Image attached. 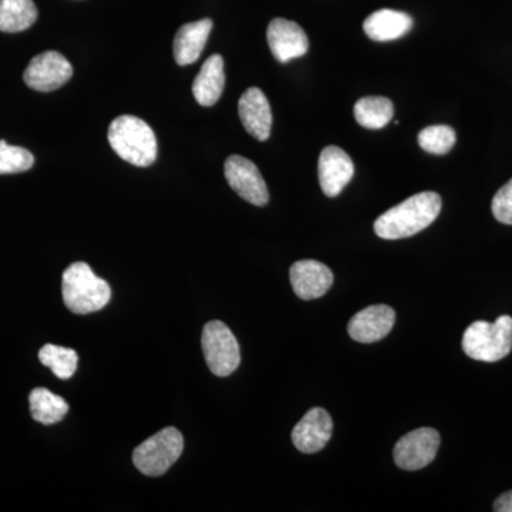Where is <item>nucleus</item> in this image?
<instances>
[{
	"label": "nucleus",
	"mask_w": 512,
	"mask_h": 512,
	"mask_svg": "<svg viewBox=\"0 0 512 512\" xmlns=\"http://www.w3.org/2000/svg\"><path fill=\"white\" fill-rule=\"evenodd\" d=\"M29 403L33 419L45 424V426L59 423L69 412V404L66 400L45 389V387H37V389L32 390Z\"/></svg>",
	"instance_id": "obj_19"
},
{
	"label": "nucleus",
	"mask_w": 512,
	"mask_h": 512,
	"mask_svg": "<svg viewBox=\"0 0 512 512\" xmlns=\"http://www.w3.org/2000/svg\"><path fill=\"white\" fill-rule=\"evenodd\" d=\"M184 450V437L175 427H165L136 447L134 466L148 477H160L174 466Z\"/></svg>",
	"instance_id": "obj_5"
},
{
	"label": "nucleus",
	"mask_w": 512,
	"mask_h": 512,
	"mask_svg": "<svg viewBox=\"0 0 512 512\" xmlns=\"http://www.w3.org/2000/svg\"><path fill=\"white\" fill-rule=\"evenodd\" d=\"M319 183L326 197H338L355 175V164L342 148H323L318 163Z\"/></svg>",
	"instance_id": "obj_11"
},
{
	"label": "nucleus",
	"mask_w": 512,
	"mask_h": 512,
	"mask_svg": "<svg viewBox=\"0 0 512 512\" xmlns=\"http://www.w3.org/2000/svg\"><path fill=\"white\" fill-rule=\"evenodd\" d=\"M42 365L49 367L60 380H69L76 373L79 355L73 349L63 346L45 345L39 352Z\"/></svg>",
	"instance_id": "obj_22"
},
{
	"label": "nucleus",
	"mask_w": 512,
	"mask_h": 512,
	"mask_svg": "<svg viewBox=\"0 0 512 512\" xmlns=\"http://www.w3.org/2000/svg\"><path fill=\"white\" fill-rule=\"evenodd\" d=\"M35 164V157L22 147L9 146L0 140V175L25 173Z\"/></svg>",
	"instance_id": "obj_24"
},
{
	"label": "nucleus",
	"mask_w": 512,
	"mask_h": 512,
	"mask_svg": "<svg viewBox=\"0 0 512 512\" xmlns=\"http://www.w3.org/2000/svg\"><path fill=\"white\" fill-rule=\"evenodd\" d=\"M332 430L333 421L329 413L322 407H313L293 429V446L301 453H318L329 443Z\"/></svg>",
	"instance_id": "obj_12"
},
{
	"label": "nucleus",
	"mask_w": 512,
	"mask_h": 512,
	"mask_svg": "<svg viewBox=\"0 0 512 512\" xmlns=\"http://www.w3.org/2000/svg\"><path fill=\"white\" fill-rule=\"evenodd\" d=\"M491 210L495 220L501 224L512 225V180L495 194Z\"/></svg>",
	"instance_id": "obj_25"
},
{
	"label": "nucleus",
	"mask_w": 512,
	"mask_h": 512,
	"mask_svg": "<svg viewBox=\"0 0 512 512\" xmlns=\"http://www.w3.org/2000/svg\"><path fill=\"white\" fill-rule=\"evenodd\" d=\"M394 114L392 100L386 97H363L355 104V117L360 126L380 130L390 123Z\"/></svg>",
	"instance_id": "obj_21"
},
{
	"label": "nucleus",
	"mask_w": 512,
	"mask_h": 512,
	"mask_svg": "<svg viewBox=\"0 0 512 512\" xmlns=\"http://www.w3.org/2000/svg\"><path fill=\"white\" fill-rule=\"evenodd\" d=\"M494 511L512 512V491H508V493H504L497 498L494 503Z\"/></svg>",
	"instance_id": "obj_26"
},
{
	"label": "nucleus",
	"mask_w": 512,
	"mask_h": 512,
	"mask_svg": "<svg viewBox=\"0 0 512 512\" xmlns=\"http://www.w3.org/2000/svg\"><path fill=\"white\" fill-rule=\"evenodd\" d=\"M293 292L303 301H312L325 295L333 285V274L322 262L305 259L295 262L289 271Z\"/></svg>",
	"instance_id": "obj_13"
},
{
	"label": "nucleus",
	"mask_w": 512,
	"mask_h": 512,
	"mask_svg": "<svg viewBox=\"0 0 512 512\" xmlns=\"http://www.w3.org/2000/svg\"><path fill=\"white\" fill-rule=\"evenodd\" d=\"M212 26L211 19L187 23L178 29L174 39V59L180 66H188L200 59L202 50L207 45Z\"/></svg>",
	"instance_id": "obj_16"
},
{
	"label": "nucleus",
	"mask_w": 512,
	"mask_h": 512,
	"mask_svg": "<svg viewBox=\"0 0 512 512\" xmlns=\"http://www.w3.org/2000/svg\"><path fill=\"white\" fill-rule=\"evenodd\" d=\"M238 113L245 130L259 141L268 140L272 130V111L264 92L251 87L242 94L238 103Z\"/></svg>",
	"instance_id": "obj_15"
},
{
	"label": "nucleus",
	"mask_w": 512,
	"mask_h": 512,
	"mask_svg": "<svg viewBox=\"0 0 512 512\" xmlns=\"http://www.w3.org/2000/svg\"><path fill=\"white\" fill-rule=\"evenodd\" d=\"M396 312L387 305H373L356 313L350 319V338L359 343H375L389 335L393 329Z\"/></svg>",
	"instance_id": "obj_14"
},
{
	"label": "nucleus",
	"mask_w": 512,
	"mask_h": 512,
	"mask_svg": "<svg viewBox=\"0 0 512 512\" xmlns=\"http://www.w3.org/2000/svg\"><path fill=\"white\" fill-rule=\"evenodd\" d=\"M269 49L279 63H288L305 56L309 50V39L305 30L288 19H274L266 32Z\"/></svg>",
	"instance_id": "obj_10"
},
{
	"label": "nucleus",
	"mask_w": 512,
	"mask_h": 512,
	"mask_svg": "<svg viewBox=\"0 0 512 512\" xmlns=\"http://www.w3.org/2000/svg\"><path fill=\"white\" fill-rule=\"evenodd\" d=\"M225 87L224 59L212 55L202 64L192 84V94L200 106L211 107L220 100Z\"/></svg>",
	"instance_id": "obj_17"
},
{
	"label": "nucleus",
	"mask_w": 512,
	"mask_h": 512,
	"mask_svg": "<svg viewBox=\"0 0 512 512\" xmlns=\"http://www.w3.org/2000/svg\"><path fill=\"white\" fill-rule=\"evenodd\" d=\"M202 352L215 376L227 377L238 369L241 352L234 333L220 320H212L202 330Z\"/></svg>",
	"instance_id": "obj_6"
},
{
	"label": "nucleus",
	"mask_w": 512,
	"mask_h": 512,
	"mask_svg": "<svg viewBox=\"0 0 512 512\" xmlns=\"http://www.w3.org/2000/svg\"><path fill=\"white\" fill-rule=\"evenodd\" d=\"M225 178L229 187L249 204L264 207L269 201V191L261 171L251 160L231 156L225 161Z\"/></svg>",
	"instance_id": "obj_9"
},
{
	"label": "nucleus",
	"mask_w": 512,
	"mask_h": 512,
	"mask_svg": "<svg viewBox=\"0 0 512 512\" xmlns=\"http://www.w3.org/2000/svg\"><path fill=\"white\" fill-rule=\"evenodd\" d=\"M62 292L64 305L77 315L100 311L111 299L110 285L84 262H74L64 271Z\"/></svg>",
	"instance_id": "obj_3"
},
{
	"label": "nucleus",
	"mask_w": 512,
	"mask_h": 512,
	"mask_svg": "<svg viewBox=\"0 0 512 512\" xmlns=\"http://www.w3.org/2000/svg\"><path fill=\"white\" fill-rule=\"evenodd\" d=\"M440 211L439 194L420 192L380 215L375 221L376 235L389 241L413 237L430 227L439 217Z\"/></svg>",
	"instance_id": "obj_1"
},
{
	"label": "nucleus",
	"mask_w": 512,
	"mask_h": 512,
	"mask_svg": "<svg viewBox=\"0 0 512 512\" xmlns=\"http://www.w3.org/2000/svg\"><path fill=\"white\" fill-rule=\"evenodd\" d=\"M73 76V67L69 60L59 52L40 53L30 60L28 69L23 74V80L30 89L36 92H55L64 86Z\"/></svg>",
	"instance_id": "obj_8"
},
{
	"label": "nucleus",
	"mask_w": 512,
	"mask_h": 512,
	"mask_svg": "<svg viewBox=\"0 0 512 512\" xmlns=\"http://www.w3.org/2000/svg\"><path fill=\"white\" fill-rule=\"evenodd\" d=\"M440 447L439 431L421 427L410 431L394 446V463L402 470L416 471L429 466Z\"/></svg>",
	"instance_id": "obj_7"
},
{
	"label": "nucleus",
	"mask_w": 512,
	"mask_h": 512,
	"mask_svg": "<svg viewBox=\"0 0 512 512\" xmlns=\"http://www.w3.org/2000/svg\"><path fill=\"white\" fill-rule=\"evenodd\" d=\"M36 19L37 8L33 0H0V32H23Z\"/></svg>",
	"instance_id": "obj_20"
},
{
	"label": "nucleus",
	"mask_w": 512,
	"mask_h": 512,
	"mask_svg": "<svg viewBox=\"0 0 512 512\" xmlns=\"http://www.w3.org/2000/svg\"><path fill=\"white\" fill-rule=\"evenodd\" d=\"M456 131L448 126H430L419 133V146L426 153L444 156L456 146Z\"/></svg>",
	"instance_id": "obj_23"
},
{
	"label": "nucleus",
	"mask_w": 512,
	"mask_h": 512,
	"mask_svg": "<svg viewBox=\"0 0 512 512\" xmlns=\"http://www.w3.org/2000/svg\"><path fill=\"white\" fill-rule=\"evenodd\" d=\"M109 143L117 156L136 167L156 163L157 137L146 121L136 116H120L109 128Z\"/></svg>",
	"instance_id": "obj_2"
},
{
	"label": "nucleus",
	"mask_w": 512,
	"mask_h": 512,
	"mask_svg": "<svg viewBox=\"0 0 512 512\" xmlns=\"http://www.w3.org/2000/svg\"><path fill=\"white\" fill-rule=\"evenodd\" d=\"M512 349V318L500 316L494 323H471L463 336V350L468 357L480 362H498Z\"/></svg>",
	"instance_id": "obj_4"
},
{
	"label": "nucleus",
	"mask_w": 512,
	"mask_h": 512,
	"mask_svg": "<svg viewBox=\"0 0 512 512\" xmlns=\"http://www.w3.org/2000/svg\"><path fill=\"white\" fill-rule=\"evenodd\" d=\"M413 28V19L407 13L392 9L377 10L363 23L367 36L376 42L400 39Z\"/></svg>",
	"instance_id": "obj_18"
}]
</instances>
